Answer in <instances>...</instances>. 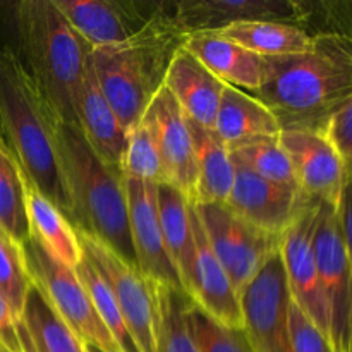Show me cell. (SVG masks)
Returning a JSON list of instances; mask_svg holds the SVG:
<instances>
[{"label": "cell", "mask_w": 352, "mask_h": 352, "mask_svg": "<svg viewBox=\"0 0 352 352\" xmlns=\"http://www.w3.org/2000/svg\"><path fill=\"white\" fill-rule=\"evenodd\" d=\"M0 138H2V140H6V138H3V129H2V124H0Z\"/></svg>", "instance_id": "60d3db41"}, {"label": "cell", "mask_w": 352, "mask_h": 352, "mask_svg": "<svg viewBox=\"0 0 352 352\" xmlns=\"http://www.w3.org/2000/svg\"><path fill=\"white\" fill-rule=\"evenodd\" d=\"M72 30L91 47H112L140 33L164 2L134 0H54Z\"/></svg>", "instance_id": "4fadbf2b"}, {"label": "cell", "mask_w": 352, "mask_h": 352, "mask_svg": "<svg viewBox=\"0 0 352 352\" xmlns=\"http://www.w3.org/2000/svg\"><path fill=\"white\" fill-rule=\"evenodd\" d=\"M33 280L28 272L23 248L0 230V298L16 320H21Z\"/></svg>", "instance_id": "d6a6232c"}, {"label": "cell", "mask_w": 352, "mask_h": 352, "mask_svg": "<svg viewBox=\"0 0 352 352\" xmlns=\"http://www.w3.org/2000/svg\"><path fill=\"white\" fill-rule=\"evenodd\" d=\"M85 351L86 352H105V351L98 349V347H93V346H85Z\"/></svg>", "instance_id": "ab89813d"}, {"label": "cell", "mask_w": 352, "mask_h": 352, "mask_svg": "<svg viewBox=\"0 0 352 352\" xmlns=\"http://www.w3.org/2000/svg\"><path fill=\"white\" fill-rule=\"evenodd\" d=\"M296 26L311 38H336L352 43V0L296 2Z\"/></svg>", "instance_id": "4dcf8cb0"}, {"label": "cell", "mask_w": 352, "mask_h": 352, "mask_svg": "<svg viewBox=\"0 0 352 352\" xmlns=\"http://www.w3.org/2000/svg\"><path fill=\"white\" fill-rule=\"evenodd\" d=\"M213 253L239 294L280 251L282 236L265 232L230 212L227 205H195Z\"/></svg>", "instance_id": "ba28073f"}, {"label": "cell", "mask_w": 352, "mask_h": 352, "mask_svg": "<svg viewBox=\"0 0 352 352\" xmlns=\"http://www.w3.org/2000/svg\"><path fill=\"white\" fill-rule=\"evenodd\" d=\"M26 208L31 237L43 248L48 256L64 267L76 270L82 260V248L76 227L30 181H28Z\"/></svg>", "instance_id": "603a6c76"}, {"label": "cell", "mask_w": 352, "mask_h": 352, "mask_svg": "<svg viewBox=\"0 0 352 352\" xmlns=\"http://www.w3.org/2000/svg\"><path fill=\"white\" fill-rule=\"evenodd\" d=\"M157 347L155 352H201L189 325L191 301L182 291L155 284Z\"/></svg>", "instance_id": "f1b7e54d"}, {"label": "cell", "mask_w": 352, "mask_h": 352, "mask_svg": "<svg viewBox=\"0 0 352 352\" xmlns=\"http://www.w3.org/2000/svg\"><path fill=\"white\" fill-rule=\"evenodd\" d=\"M337 215H339L340 230H342L344 243H346L347 254H349L352 265V181H346L342 196L337 205Z\"/></svg>", "instance_id": "f35d334b"}, {"label": "cell", "mask_w": 352, "mask_h": 352, "mask_svg": "<svg viewBox=\"0 0 352 352\" xmlns=\"http://www.w3.org/2000/svg\"><path fill=\"white\" fill-rule=\"evenodd\" d=\"M296 182L305 198L337 206L346 186V170L332 141L325 133L285 129L278 134Z\"/></svg>", "instance_id": "5bb4252c"}, {"label": "cell", "mask_w": 352, "mask_h": 352, "mask_svg": "<svg viewBox=\"0 0 352 352\" xmlns=\"http://www.w3.org/2000/svg\"><path fill=\"white\" fill-rule=\"evenodd\" d=\"M164 86L191 122L213 129L226 85L186 48L172 57Z\"/></svg>", "instance_id": "d6986e66"}, {"label": "cell", "mask_w": 352, "mask_h": 352, "mask_svg": "<svg viewBox=\"0 0 352 352\" xmlns=\"http://www.w3.org/2000/svg\"><path fill=\"white\" fill-rule=\"evenodd\" d=\"M318 208V201H309L299 212L289 229L282 234L280 258L292 302L311 320L313 325L330 342L329 309L320 285L315 250H313V234H315Z\"/></svg>", "instance_id": "8fae6325"}, {"label": "cell", "mask_w": 352, "mask_h": 352, "mask_svg": "<svg viewBox=\"0 0 352 352\" xmlns=\"http://www.w3.org/2000/svg\"><path fill=\"white\" fill-rule=\"evenodd\" d=\"M19 322L33 352H86L85 344L65 325L34 284L28 292Z\"/></svg>", "instance_id": "4316f807"}, {"label": "cell", "mask_w": 352, "mask_h": 352, "mask_svg": "<svg viewBox=\"0 0 352 352\" xmlns=\"http://www.w3.org/2000/svg\"><path fill=\"white\" fill-rule=\"evenodd\" d=\"M82 253L109 282L124 316L131 339L140 352H155L157 347V282L144 277L119 253L98 237L78 229Z\"/></svg>", "instance_id": "52a82bcc"}, {"label": "cell", "mask_w": 352, "mask_h": 352, "mask_svg": "<svg viewBox=\"0 0 352 352\" xmlns=\"http://www.w3.org/2000/svg\"><path fill=\"white\" fill-rule=\"evenodd\" d=\"M213 129L229 150L258 138L280 134L275 116L256 96L229 85L223 89Z\"/></svg>", "instance_id": "7402d4cb"}, {"label": "cell", "mask_w": 352, "mask_h": 352, "mask_svg": "<svg viewBox=\"0 0 352 352\" xmlns=\"http://www.w3.org/2000/svg\"><path fill=\"white\" fill-rule=\"evenodd\" d=\"M291 302L278 251L241 292L243 329L254 352H292Z\"/></svg>", "instance_id": "30bf717a"}, {"label": "cell", "mask_w": 352, "mask_h": 352, "mask_svg": "<svg viewBox=\"0 0 352 352\" xmlns=\"http://www.w3.org/2000/svg\"><path fill=\"white\" fill-rule=\"evenodd\" d=\"M74 272L79 280H81L82 287L88 292L96 315L102 320L103 325L107 327L110 336L113 337L120 352H140L134 340L131 339L129 330H127L124 316L120 313V308L117 305V299L113 296L112 289H110L109 282L93 267L91 261L85 256V253H82L81 263L76 267Z\"/></svg>", "instance_id": "f546056e"}, {"label": "cell", "mask_w": 352, "mask_h": 352, "mask_svg": "<svg viewBox=\"0 0 352 352\" xmlns=\"http://www.w3.org/2000/svg\"><path fill=\"white\" fill-rule=\"evenodd\" d=\"M186 36L172 16V2L129 40L91 50V69L103 96L129 131L164 86L165 74Z\"/></svg>", "instance_id": "3957f363"}, {"label": "cell", "mask_w": 352, "mask_h": 352, "mask_svg": "<svg viewBox=\"0 0 352 352\" xmlns=\"http://www.w3.org/2000/svg\"><path fill=\"white\" fill-rule=\"evenodd\" d=\"M120 174L124 179L164 184V168L158 157L157 144L150 127L140 120L127 134V146L124 151Z\"/></svg>", "instance_id": "836d02e7"}, {"label": "cell", "mask_w": 352, "mask_h": 352, "mask_svg": "<svg viewBox=\"0 0 352 352\" xmlns=\"http://www.w3.org/2000/svg\"><path fill=\"white\" fill-rule=\"evenodd\" d=\"M124 186H126L131 241L136 254L138 270L157 284L168 285L184 292L162 234L157 184L124 179Z\"/></svg>", "instance_id": "e0dca14e"}, {"label": "cell", "mask_w": 352, "mask_h": 352, "mask_svg": "<svg viewBox=\"0 0 352 352\" xmlns=\"http://www.w3.org/2000/svg\"><path fill=\"white\" fill-rule=\"evenodd\" d=\"M0 346L9 352H33L21 322L16 320L2 298H0Z\"/></svg>", "instance_id": "74e56055"}, {"label": "cell", "mask_w": 352, "mask_h": 352, "mask_svg": "<svg viewBox=\"0 0 352 352\" xmlns=\"http://www.w3.org/2000/svg\"><path fill=\"white\" fill-rule=\"evenodd\" d=\"M230 155H232L234 160L243 164L244 167L253 170L254 174L261 175L267 181L299 189L291 160H289L284 146L278 141V136L258 138V140L248 141L239 146H234L230 150Z\"/></svg>", "instance_id": "1f68e13d"}, {"label": "cell", "mask_w": 352, "mask_h": 352, "mask_svg": "<svg viewBox=\"0 0 352 352\" xmlns=\"http://www.w3.org/2000/svg\"><path fill=\"white\" fill-rule=\"evenodd\" d=\"M236 174L227 208L265 232L282 236L311 199L299 189L275 184L234 160Z\"/></svg>", "instance_id": "2e32d148"}, {"label": "cell", "mask_w": 352, "mask_h": 352, "mask_svg": "<svg viewBox=\"0 0 352 352\" xmlns=\"http://www.w3.org/2000/svg\"><path fill=\"white\" fill-rule=\"evenodd\" d=\"M325 134L342 160L346 181H352V98L332 117Z\"/></svg>", "instance_id": "8d00e7d4"}, {"label": "cell", "mask_w": 352, "mask_h": 352, "mask_svg": "<svg viewBox=\"0 0 352 352\" xmlns=\"http://www.w3.org/2000/svg\"><path fill=\"white\" fill-rule=\"evenodd\" d=\"M141 120L153 134L164 168V184L172 186L189 201L196 203L198 170L191 129L188 117L165 86L158 89Z\"/></svg>", "instance_id": "7c38bea8"}, {"label": "cell", "mask_w": 352, "mask_h": 352, "mask_svg": "<svg viewBox=\"0 0 352 352\" xmlns=\"http://www.w3.org/2000/svg\"><path fill=\"white\" fill-rule=\"evenodd\" d=\"M57 150L65 191L72 206L71 223L98 237L136 267L124 177L93 151L76 124L60 122ZM138 268V267H136Z\"/></svg>", "instance_id": "5b68a950"}, {"label": "cell", "mask_w": 352, "mask_h": 352, "mask_svg": "<svg viewBox=\"0 0 352 352\" xmlns=\"http://www.w3.org/2000/svg\"><path fill=\"white\" fill-rule=\"evenodd\" d=\"M16 54L62 122L76 124V100L91 47L72 30L54 0L14 3Z\"/></svg>", "instance_id": "277c9868"}, {"label": "cell", "mask_w": 352, "mask_h": 352, "mask_svg": "<svg viewBox=\"0 0 352 352\" xmlns=\"http://www.w3.org/2000/svg\"><path fill=\"white\" fill-rule=\"evenodd\" d=\"M291 339L292 352H333L327 337L294 302H291Z\"/></svg>", "instance_id": "d590c367"}, {"label": "cell", "mask_w": 352, "mask_h": 352, "mask_svg": "<svg viewBox=\"0 0 352 352\" xmlns=\"http://www.w3.org/2000/svg\"><path fill=\"white\" fill-rule=\"evenodd\" d=\"M0 352H9V351H7V349H3V347L0 346Z\"/></svg>", "instance_id": "7bdbcfd3"}, {"label": "cell", "mask_w": 352, "mask_h": 352, "mask_svg": "<svg viewBox=\"0 0 352 352\" xmlns=\"http://www.w3.org/2000/svg\"><path fill=\"white\" fill-rule=\"evenodd\" d=\"M60 122L16 50L0 45V124L6 143L16 155L28 181L71 222L72 206L57 150Z\"/></svg>", "instance_id": "7a4b0ae2"}, {"label": "cell", "mask_w": 352, "mask_h": 352, "mask_svg": "<svg viewBox=\"0 0 352 352\" xmlns=\"http://www.w3.org/2000/svg\"><path fill=\"white\" fill-rule=\"evenodd\" d=\"M280 131L325 133L332 117L352 98V43L315 38L305 54L265 58V78L254 93Z\"/></svg>", "instance_id": "6da1fadb"}, {"label": "cell", "mask_w": 352, "mask_h": 352, "mask_svg": "<svg viewBox=\"0 0 352 352\" xmlns=\"http://www.w3.org/2000/svg\"><path fill=\"white\" fill-rule=\"evenodd\" d=\"M189 122L195 144L198 192L195 205H226L234 186V158L215 129Z\"/></svg>", "instance_id": "cb8c5ba5"}, {"label": "cell", "mask_w": 352, "mask_h": 352, "mask_svg": "<svg viewBox=\"0 0 352 352\" xmlns=\"http://www.w3.org/2000/svg\"><path fill=\"white\" fill-rule=\"evenodd\" d=\"M192 227H195V253L184 292L196 309L229 329H243L241 298L230 284L226 268L213 253L205 227L192 203Z\"/></svg>", "instance_id": "9a60e30c"}, {"label": "cell", "mask_w": 352, "mask_h": 352, "mask_svg": "<svg viewBox=\"0 0 352 352\" xmlns=\"http://www.w3.org/2000/svg\"><path fill=\"white\" fill-rule=\"evenodd\" d=\"M21 248L33 284L43 292L52 308L74 336L85 346L98 347L105 352H120L113 337L96 315L91 299L76 272L48 256L33 237Z\"/></svg>", "instance_id": "8992f818"}, {"label": "cell", "mask_w": 352, "mask_h": 352, "mask_svg": "<svg viewBox=\"0 0 352 352\" xmlns=\"http://www.w3.org/2000/svg\"><path fill=\"white\" fill-rule=\"evenodd\" d=\"M76 126L81 129L93 151L107 165L120 170L127 146V131L96 82L91 57L76 100Z\"/></svg>", "instance_id": "ffe728a7"}, {"label": "cell", "mask_w": 352, "mask_h": 352, "mask_svg": "<svg viewBox=\"0 0 352 352\" xmlns=\"http://www.w3.org/2000/svg\"><path fill=\"white\" fill-rule=\"evenodd\" d=\"M26 196V174L6 140L0 138V230L19 246L31 239Z\"/></svg>", "instance_id": "83f0119b"}, {"label": "cell", "mask_w": 352, "mask_h": 352, "mask_svg": "<svg viewBox=\"0 0 352 352\" xmlns=\"http://www.w3.org/2000/svg\"><path fill=\"white\" fill-rule=\"evenodd\" d=\"M219 36L236 41L246 50L263 58L305 54L315 47V38L291 23L277 21H250L236 23L215 31Z\"/></svg>", "instance_id": "d4e9b609"}, {"label": "cell", "mask_w": 352, "mask_h": 352, "mask_svg": "<svg viewBox=\"0 0 352 352\" xmlns=\"http://www.w3.org/2000/svg\"><path fill=\"white\" fill-rule=\"evenodd\" d=\"M182 48L195 55L223 85L254 93L265 78V58L217 33L186 36Z\"/></svg>", "instance_id": "44dd1931"}, {"label": "cell", "mask_w": 352, "mask_h": 352, "mask_svg": "<svg viewBox=\"0 0 352 352\" xmlns=\"http://www.w3.org/2000/svg\"><path fill=\"white\" fill-rule=\"evenodd\" d=\"M157 203L167 253L184 289L195 253L192 203L168 184L157 186Z\"/></svg>", "instance_id": "484cf974"}, {"label": "cell", "mask_w": 352, "mask_h": 352, "mask_svg": "<svg viewBox=\"0 0 352 352\" xmlns=\"http://www.w3.org/2000/svg\"><path fill=\"white\" fill-rule=\"evenodd\" d=\"M189 325L201 352H254L244 329H229L213 322L191 302Z\"/></svg>", "instance_id": "e575fe53"}, {"label": "cell", "mask_w": 352, "mask_h": 352, "mask_svg": "<svg viewBox=\"0 0 352 352\" xmlns=\"http://www.w3.org/2000/svg\"><path fill=\"white\" fill-rule=\"evenodd\" d=\"M349 352H352V336H351V344H349Z\"/></svg>", "instance_id": "b9f144b4"}, {"label": "cell", "mask_w": 352, "mask_h": 352, "mask_svg": "<svg viewBox=\"0 0 352 352\" xmlns=\"http://www.w3.org/2000/svg\"><path fill=\"white\" fill-rule=\"evenodd\" d=\"M320 285L329 309L330 346L349 352L352 336V265L340 230L337 206L320 203L313 234Z\"/></svg>", "instance_id": "9c48e42d"}, {"label": "cell", "mask_w": 352, "mask_h": 352, "mask_svg": "<svg viewBox=\"0 0 352 352\" xmlns=\"http://www.w3.org/2000/svg\"><path fill=\"white\" fill-rule=\"evenodd\" d=\"M296 0H182L172 2V16L184 36L215 33L250 21L296 24Z\"/></svg>", "instance_id": "ac0fdd59"}]
</instances>
